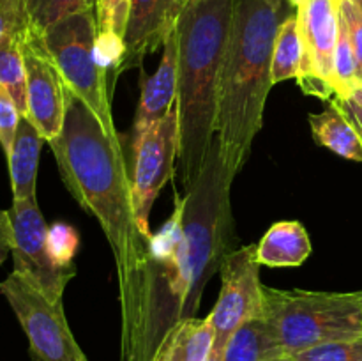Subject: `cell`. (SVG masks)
Listing matches in <instances>:
<instances>
[{
    "mask_svg": "<svg viewBox=\"0 0 362 361\" xmlns=\"http://www.w3.org/2000/svg\"><path fill=\"white\" fill-rule=\"evenodd\" d=\"M48 144L66 188L83 211L98 219L112 248L119 278L122 345L136 324L154 236L141 230L134 214L122 137H112L88 106L67 94L64 127Z\"/></svg>",
    "mask_w": 362,
    "mask_h": 361,
    "instance_id": "obj_1",
    "label": "cell"
},
{
    "mask_svg": "<svg viewBox=\"0 0 362 361\" xmlns=\"http://www.w3.org/2000/svg\"><path fill=\"white\" fill-rule=\"evenodd\" d=\"M293 13L288 0H235L218 106L219 151L232 179L250 159L264 126L276 35Z\"/></svg>",
    "mask_w": 362,
    "mask_h": 361,
    "instance_id": "obj_2",
    "label": "cell"
},
{
    "mask_svg": "<svg viewBox=\"0 0 362 361\" xmlns=\"http://www.w3.org/2000/svg\"><path fill=\"white\" fill-rule=\"evenodd\" d=\"M235 0H191L175 23L179 42L177 113L184 193L204 172L218 138L219 85L232 34Z\"/></svg>",
    "mask_w": 362,
    "mask_h": 361,
    "instance_id": "obj_3",
    "label": "cell"
},
{
    "mask_svg": "<svg viewBox=\"0 0 362 361\" xmlns=\"http://www.w3.org/2000/svg\"><path fill=\"white\" fill-rule=\"evenodd\" d=\"M232 183L216 138L204 172L194 186L184 193L182 225L191 265L186 319L197 317L205 285L221 269L226 255L235 250V227L230 204Z\"/></svg>",
    "mask_w": 362,
    "mask_h": 361,
    "instance_id": "obj_4",
    "label": "cell"
},
{
    "mask_svg": "<svg viewBox=\"0 0 362 361\" xmlns=\"http://www.w3.org/2000/svg\"><path fill=\"white\" fill-rule=\"evenodd\" d=\"M283 356L362 336L361 292L281 290L264 285V311Z\"/></svg>",
    "mask_w": 362,
    "mask_h": 361,
    "instance_id": "obj_5",
    "label": "cell"
},
{
    "mask_svg": "<svg viewBox=\"0 0 362 361\" xmlns=\"http://www.w3.org/2000/svg\"><path fill=\"white\" fill-rule=\"evenodd\" d=\"M46 48L62 76L66 92L80 99L112 137H119L110 103L106 67L95 53V11L73 14L42 32Z\"/></svg>",
    "mask_w": 362,
    "mask_h": 361,
    "instance_id": "obj_6",
    "label": "cell"
},
{
    "mask_svg": "<svg viewBox=\"0 0 362 361\" xmlns=\"http://www.w3.org/2000/svg\"><path fill=\"white\" fill-rule=\"evenodd\" d=\"M0 292L27 335L32 361H88L71 331L62 301L48 299L14 271L0 283Z\"/></svg>",
    "mask_w": 362,
    "mask_h": 361,
    "instance_id": "obj_7",
    "label": "cell"
},
{
    "mask_svg": "<svg viewBox=\"0 0 362 361\" xmlns=\"http://www.w3.org/2000/svg\"><path fill=\"white\" fill-rule=\"evenodd\" d=\"M13 225L14 273L37 287L48 299L62 301L67 283L76 275L74 264H64L55 257L49 243V229L37 198L13 200L9 209Z\"/></svg>",
    "mask_w": 362,
    "mask_h": 361,
    "instance_id": "obj_8",
    "label": "cell"
},
{
    "mask_svg": "<svg viewBox=\"0 0 362 361\" xmlns=\"http://www.w3.org/2000/svg\"><path fill=\"white\" fill-rule=\"evenodd\" d=\"M131 191L134 214L145 234H152L148 216L159 191L173 177L179 159V113L173 106L144 134L133 140Z\"/></svg>",
    "mask_w": 362,
    "mask_h": 361,
    "instance_id": "obj_9",
    "label": "cell"
},
{
    "mask_svg": "<svg viewBox=\"0 0 362 361\" xmlns=\"http://www.w3.org/2000/svg\"><path fill=\"white\" fill-rule=\"evenodd\" d=\"M221 292L209 319L214 328V350L225 353L233 333L251 319L262 317L264 285L257 244L239 246L226 255L221 269Z\"/></svg>",
    "mask_w": 362,
    "mask_h": 361,
    "instance_id": "obj_10",
    "label": "cell"
},
{
    "mask_svg": "<svg viewBox=\"0 0 362 361\" xmlns=\"http://www.w3.org/2000/svg\"><path fill=\"white\" fill-rule=\"evenodd\" d=\"M23 57L27 71V117L45 140L52 142L64 127L67 92L46 48L42 32L30 23L25 30Z\"/></svg>",
    "mask_w": 362,
    "mask_h": 361,
    "instance_id": "obj_11",
    "label": "cell"
},
{
    "mask_svg": "<svg viewBox=\"0 0 362 361\" xmlns=\"http://www.w3.org/2000/svg\"><path fill=\"white\" fill-rule=\"evenodd\" d=\"M296 14L304 48L300 76L320 78L334 88V53L339 34L338 0H304Z\"/></svg>",
    "mask_w": 362,
    "mask_h": 361,
    "instance_id": "obj_12",
    "label": "cell"
},
{
    "mask_svg": "<svg viewBox=\"0 0 362 361\" xmlns=\"http://www.w3.org/2000/svg\"><path fill=\"white\" fill-rule=\"evenodd\" d=\"M182 0H131L129 18L124 34V53L117 74L141 67L145 57L163 46L182 11Z\"/></svg>",
    "mask_w": 362,
    "mask_h": 361,
    "instance_id": "obj_13",
    "label": "cell"
},
{
    "mask_svg": "<svg viewBox=\"0 0 362 361\" xmlns=\"http://www.w3.org/2000/svg\"><path fill=\"white\" fill-rule=\"evenodd\" d=\"M177 67H179V42L175 27L163 42V57L154 74L141 85L140 103L133 124V140L144 134L156 120L165 117L177 101Z\"/></svg>",
    "mask_w": 362,
    "mask_h": 361,
    "instance_id": "obj_14",
    "label": "cell"
},
{
    "mask_svg": "<svg viewBox=\"0 0 362 361\" xmlns=\"http://www.w3.org/2000/svg\"><path fill=\"white\" fill-rule=\"evenodd\" d=\"M45 137L32 124L28 117L21 115L16 137L11 151L7 152L9 163L11 190L13 200H28L35 198V180H37L39 156H41Z\"/></svg>",
    "mask_w": 362,
    "mask_h": 361,
    "instance_id": "obj_15",
    "label": "cell"
},
{
    "mask_svg": "<svg viewBox=\"0 0 362 361\" xmlns=\"http://www.w3.org/2000/svg\"><path fill=\"white\" fill-rule=\"evenodd\" d=\"M311 255V241L299 222H278L257 244V260L267 268H297Z\"/></svg>",
    "mask_w": 362,
    "mask_h": 361,
    "instance_id": "obj_16",
    "label": "cell"
},
{
    "mask_svg": "<svg viewBox=\"0 0 362 361\" xmlns=\"http://www.w3.org/2000/svg\"><path fill=\"white\" fill-rule=\"evenodd\" d=\"M315 142L341 158L362 163V142L350 117L338 103L331 99L329 106L320 113L308 117Z\"/></svg>",
    "mask_w": 362,
    "mask_h": 361,
    "instance_id": "obj_17",
    "label": "cell"
},
{
    "mask_svg": "<svg viewBox=\"0 0 362 361\" xmlns=\"http://www.w3.org/2000/svg\"><path fill=\"white\" fill-rule=\"evenodd\" d=\"M214 347L211 319H186L168 335L154 361H207Z\"/></svg>",
    "mask_w": 362,
    "mask_h": 361,
    "instance_id": "obj_18",
    "label": "cell"
},
{
    "mask_svg": "<svg viewBox=\"0 0 362 361\" xmlns=\"http://www.w3.org/2000/svg\"><path fill=\"white\" fill-rule=\"evenodd\" d=\"M28 23L11 28L0 39V85L9 91L21 115L27 117V71L23 38Z\"/></svg>",
    "mask_w": 362,
    "mask_h": 361,
    "instance_id": "obj_19",
    "label": "cell"
},
{
    "mask_svg": "<svg viewBox=\"0 0 362 361\" xmlns=\"http://www.w3.org/2000/svg\"><path fill=\"white\" fill-rule=\"evenodd\" d=\"M283 356L262 317L240 326L226 345L223 361H269Z\"/></svg>",
    "mask_w": 362,
    "mask_h": 361,
    "instance_id": "obj_20",
    "label": "cell"
},
{
    "mask_svg": "<svg viewBox=\"0 0 362 361\" xmlns=\"http://www.w3.org/2000/svg\"><path fill=\"white\" fill-rule=\"evenodd\" d=\"M303 38H300L297 14L293 13L283 21L278 30V35H276L271 69L272 85L292 80V78L297 80L303 74Z\"/></svg>",
    "mask_w": 362,
    "mask_h": 361,
    "instance_id": "obj_21",
    "label": "cell"
},
{
    "mask_svg": "<svg viewBox=\"0 0 362 361\" xmlns=\"http://www.w3.org/2000/svg\"><path fill=\"white\" fill-rule=\"evenodd\" d=\"M98 0H25L28 23L45 32L52 25L73 14L95 11Z\"/></svg>",
    "mask_w": 362,
    "mask_h": 361,
    "instance_id": "obj_22",
    "label": "cell"
},
{
    "mask_svg": "<svg viewBox=\"0 0 362 361\" xmlns=\"http://www.w3.org/2000/svg\"><path fill=\"white\" fill-rule=\"evenodd\" d=\"M359 87V74H357V60L350 42L349 30L339 14V34L334 53V92L336 98H352L354 91Z\"/></svg>",
    "mask_w": 362,
    "mask_h": 361,
    "instance_id": "obj_23",
    "label": "cell"
},
{
    "mask_svg": "<svg viewBox=\"0 0 362 361\" xmlns=\"http://www.w3.org/2000/svg\"><path fill=\"white\" fill-rule=\"evenodd\" d=\"M290 357L293 361H362V336L322 343Z\"/></svg>",
    "mask_w": 362,
    "mask_h": 361,
    "instance_id": "obj_24",
    "label": "cell"
},
{
    "mask_svg": "<svg viewBox=\"0 0 362 361\" xmlns=\"http://www.w3.org/2000/svg\"><path fill=\"white\" fill-rule=\"evenodd\" d=\"M129 6L131 0H98L95 2L98 34H115L124 39Z\"/></svg>",
    "mask_w": 362,
    "mask_h": 361,
    "instance_id": "obj_25",
    "label": "cell"
},
{
    "mask_svg": "<svg viewBox=\"0 0 362 361\" xmlns=\"http://www.w3.org/2000/svg\"><path fill=\"white\" fill-rule=\"evenodd\" d=\"M20 119L21 113L14 103L13 96L4 85H0V147L6 152V156L11 151V145L16 137Z\"/></svg>",
    "mask_w": 362,
    "mask_h": 361,
    "instance_id": "obj_26",
    "label": "cell"
},
{
    "mask_svg": "<svg viewBox=\"0 0 362 361\" xmlns=\"http://www.w3.org/2000/svg\"><path fill=\"white\" fill-rule=\"evenodd\" d=\"M338 6L356 53L357 74H359V85H362V14L352 0H338Z\"/></svg>",
    "mask_w": 362,
    "mask_h": 361,
    "instance_id": "obj_27",
    "label": "cell"
},
{
    "mask_svg": "<svg viewBox=\"0 0 362 361\" xmlns=\"http://www.w3.org/2000/svg\"><path fill=\"white\" fill-rule=\"evenodd\" d=\"M28 23L25 0H0V39L11 28Z\"/></svg>",
    "mask_w": 362,
    "mask_h": 361,
    "instance_id": "obj_28",
    "label": "cell"
},
{
    "mask_svg": "<svg viewBox=\"0 0 362 361\" xmlns=\"http://www.w3.org/2000/svg\"><path fill=\"white\" fill-rule=\"evenodd\" d=\"M13 251V225H11L9 211L0 209V264Z\"/></svg>",
    "mask_w": 362,
    "mask_h": 361,
    "instance_id": "obj_29",
    "label": "cell"
},
{
    "mask_svg": "<svg viewBox=\"0 0 362 361\" xmlns=\"http://www.w3.org/2000/svg\"><path fill=\"white\" fill-rule=\"evenodd\" d=\"M336 99H338V103L341 105V108L345 110L346 115L350 117V120H352V124L356 126L357 133H359L361 142H362V105L352 98H349V99L336 98Z\"/></svg>",
    "mask_w": 362,
    "mask_h": 361,
    "instance_id": "obj_30",
    "label": "cell"
},
{
    "mask_svg": "<svg viewBox=\"0 0 362 361\" xmlns=\"http://www.w3.org/2000/svg\"><path fill=\"white\" fill-rule=\"evenodd\" d=\"M223 354H225V353H221V350H214V349H212L211 356H209L207 361H223Z\"/></svg>",
    "mask_w": 362,
    "mask_h": 361,
    "instance_id": "obj_31",
    "label": "cell"
},
{
    "mask_svg": "<svg viewBox=\"0 0 362 361\" xmlns=\"http://www.w3.org/2000/svg\"><path fill=\"white\" fill-rule=\"evenodd\" d=\"M352 99H356L357 103H361V105H362V85H359V87H357L356 91H354Z\"/></svg>",
    "mask_w": 362,
    "mask_h": 361,
    "instance_id": "obj_32",
    "label": "cell"
},
{
    "mask_svg": "<svg viewBox=\"0 0 362 361\" xmlns=\"http://www.w3.org/2000/svg\"><path fill=\"white\" fill-rule=\"evenodd\" d=\"M269 361H293V360L290 356H279V357H272V360Z\"/></svg>",
    "mask_w": 362,
    "mask_h": 361,
    "instance_id": "obj_33",
    "label": "cell"
},
{
    "mask_svg": "<svg viewBox=\"0 0 362 361\" xmlns=\"http://www.w3.org/2000/svg\"><path fill=\"white\" fill-rule=\"evenodd\" d=\"M288 2H290V4H292V6H293V7H296V9H297V7H299V6H300V4H303V2H304V0H288Z\"/></svg>",
    "mask_w": 362,
    "mask_h": 361,
    "instance_id": "obj_34",
    "label": "cell"
},
{
    "mask_svg": "<svg viewBox=\"0 0 362 361\" xmlns=\"http://www.w3.org/2000/svg\"><path fill=\"white\" fill-rule=\"evenodd\" d=\"M354 4H356V7L357 9H359V13L362 14V0H352Z\"/></svg>",
    "mask_w": 362,
    "mask_h": 361,
    "instance_id": "obj_35",
    "label": "cell"
},
{
    "mask_svg": "<svg viewBox=\"0 0 362 361\" xmlns=\"http://www.w3.org/2000/svg\"><path fill=\"white\" fill-rule=\"evenodd\" d=\"M182 2H184V6H186V4H187V2H191V0H182Z\"/></svg>",
    "mask_w": 362,
    "mask_h": 361,
    "instance_id": "obj_36",
    "label": "cell"
},
{
    "mask_svg": "<svg viewBox=\"0 0 362 361\" xmlns=\"http://www.w3.org/2000/svg\"><path fill=\"white\" fill-rule=\"evenodd\" d=\"M361 299H362V290H361Z\"/></svg>",
    "mask_w": 362,
    "mask_h": 361,
    "instance_id": "obj_37",
    "label": "cell"
}]
</instances>
